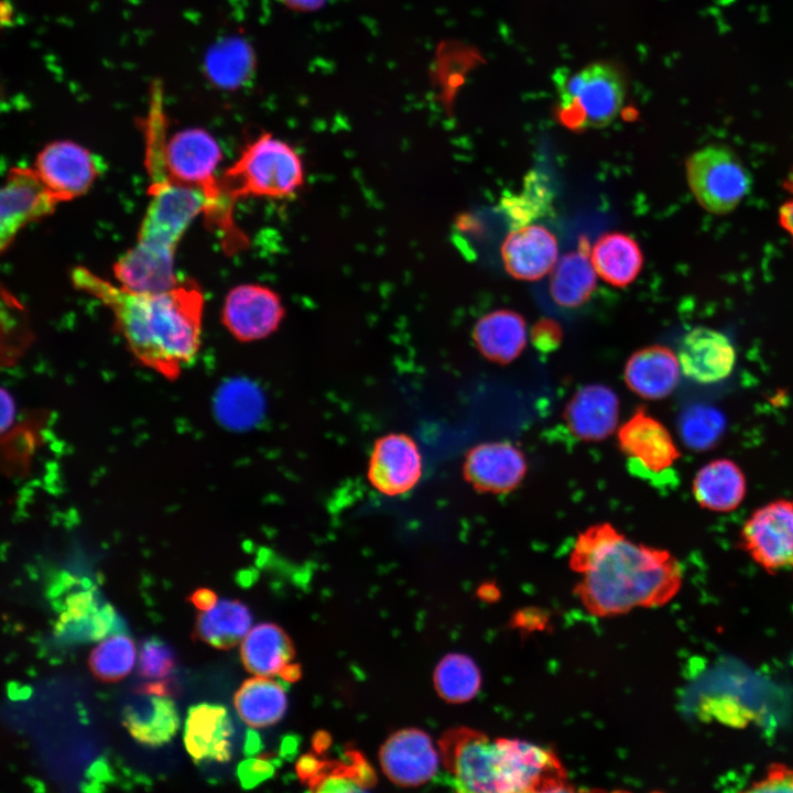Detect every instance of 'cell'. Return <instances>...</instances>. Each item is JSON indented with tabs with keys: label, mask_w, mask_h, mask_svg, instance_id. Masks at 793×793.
I'll return each instance as SVG.
<instances>
[{
	"label": "cell",
	"mask_w": 793,
	"mask_h": 793,
	"mask_svg": "<svg viewBox=\"0 0 793 793\" xmlns=\"http://www.w3.org/2000/svg\"><path fill=\"white\" fill-rule=\"evenodd\" d=\"M73 285L106 306L129 350L143 366L175 379L198 352L204 296L193 281L154 292L135 291L94 273L72 270Z\"/></svg>",
	"instance_id": "cell-1"
},
{
	"label": "cell",
	"mask_w": 793,
	"mask_h": 793,
	"mask_svg": "<svg viewBox=\"0 0 793 793\" xmlns=\"http://www.w3.org/2000/svg\"><path fill=\"white\" fill-rule=\"evenodd\" d=\"M569 566L580 575L575 594L596 617L664 606L683 584L682 566L671 552L633 542L610 523L577 536Z\"/></svg>",
	"instance_id": "cell-2"
},
{
	"label": "cell",
	"mask_w": 793,
	"mask_h": 793,
	"mask_svg": "<svg viewBox=\"0 0 793 793\" xmlns=\"http://www.w3.org/2000/svg\"><path fill=\"white\" fill-rule=\"evenodd\" d=\"M164 120L149 119L144 164L149 203L135 243L113 265L121 285L135 291H162L175 285L174 259L192 221L207 207L204 193L174 178L165 156Z\"/></svg>",
	"instance_id": "cell-3"
},
{
	"label": "cell",
	"mask_w": 793,
	"mask_h": 793,
	"mask_svg": "<svg viewBox=\"0 0 793 793\" xmlns=\"http://www.w3.org/2000/svg\"><path fill=\"white\" fill-rule=\"evenodd\" d=\"M441 761L460 792L526 793L568 791L566 771L550 749L456 727L438 741Z\"/></svg>",
	"instance_id": "cell-4"
},
{
	"label": "cell",
	"mask_w": 793,
	"mask_h": 793,
	"mask_svg": "<svg viewBox=\"0 0 793 793\" xmlns=\"http://www.w3.org/2000/svg\"><path fill=\"white\" fill-rule=\"evenodd\" d=\"M165 156L174 178L204 193L206 225L218 235L224 250L233 254L246 249L249 239L235 222L236 204L225 195L217 174L221 149L216 139L204 129L181 130L166 140Z\"/></svg>",
	"instance_id": "cell-5"
},
{
	"label": "cell",
	"mask_w": 793,
	"mask_h": 793,
	"mask_svg": "<svg viewBox=\"0 0 793 793\" xmlns=\"http://www.w3.org/2000/svg\"><path fill=\"white\" fill-rule=\"evenodd\" d=\"M220 182L233 204L249 197L290 199L305 184V167L290 143L263 132L242 149Z\"/></svg>",
	"instance_id": "cell-6"
},
{
	"label": "cell",
	"mask_w": 793,
	"mask_h": 793,
	"mask_svg": "<svg viewBox=\"0 0 793 793\" xmlns=\"http://www.w3.org/2000/svg\"><path fill=\"white\" fill-rule=\"evenodd\" d=\"M626 79L616 65L596 62L557 79V115L566 127L579 130L612 122L626 98Z\"/></svg>",
	"instance_id": "cell-7"
},
{
	"label": "cell",
	"mask_w": 793,
	"mask_h": 793,
	"mask_svg": "<svg viewBox=\"0 0 793 793\" xmlns=\"http://www.w3.org/2000/svg\"><path fill=\"white\" fill-rule=\"evenodd\" d=\"M685 169L693 196L708 213L732 211L751 191L750 172L726 145L709 144L693 152Z\"/></svg>",
	"instance_id": "cell-8"
},
{
	"label": "cell",
	"mask_w": 793,
	"mask_h": 793,
	"mask_svg": "<svg viewBox=\"0 0 793 793\" xmlns=\"http://www.w3.org/2000/svg\"><path fill=\"white\" fill-rule=\"evenodd\" d=\"M740 545L769 573L793 571V498L768 502L743 523Z\"/></svg>",
	"instance_id": "cell-9"
},
{
	"label": "cell",
	"mask_w": 793,
	"mask_h": 793,
	"mask_svg": "<svg viewBox=\"0 0 793 793\" xmlns=\"http://www.w3.org/2000/svg\"><path fill=\"white\" fill-rule=\"evenodd\" d=\"M58 204L34 167H11L0 193L1 251L25 226L53 214Z\"/></svg>",
	"instance_id": "cell-10"
},
{
	"label": "cell",
	"mask_w": 793,
	"mask_h": 793,
	"mask_svg": "<svg viewBox=\"0 0 793 793\" xmlns=\"http://www.w3.org/2000/svg\"><path fill=\"white\" fill-rule=\"evenodd\" d=\"M285 317L281 296L257 283L231 289L221 307V323L241 343L264 339L274 334Z\"/></svg>",
	"instance_id": "cell-11"
},
{
	"label": "cell",
	"mask_w": 793,
	"mask_h": 793,
	"mask_svg": "<svg viewBox=\"0 0 793 793\" xmlns=\"http://www.w3.org/2000/svg\"><path fill=\"white\" fill-rule=\"evenodd\" d=\"M422 475V453L412 436L391 432L374 441L367 479L376 491L385 497L403 496L417 486Z\"/></svg>",
	"instance_id": "cell-12"
},
{
	"label": "cell",
	"mask_w": 793,
	"mask_h": 793,
	"mask_svg": "<svg viewBox=\"0 0 793 793\" xmlns=\"http://www.w3.org/2000/svg\"><path fill=\"white\" fill-rule=\"evenodd\" d=\"M34 169L61 203L87 193L100 173L94 154L67 140L46 144L37 153Z\"/></svg>",
	"instance_id": "cell-13"
},
{
	"label": "cell",
	"mask_w": 793,
	"mask_h": 793,
	"mask_svg": "<svg viewBox=\"0 0 793 793\" xmlns=\"http://www.w3.org/2000/svg\"><path fill=\"white\" fill-rule=\"evenodd\" d=\"M439 758L431 737L417 728L392 734L379 752L384 774L401 786H419L432 780L438 771Z\"/></svg>",
	"instance_id": "cell-14"
},
{
	"label": "cell",
	"mask_w": 793,
	"mask_h": 793,
	"mask_svg": "<svg viewBox=\"0 0 793 793\" xmlns=\"http://www.w3.org/2000/svg\"><path fill=\"white\" fill-rule=\"evenodd\" d=\"M523 453L510 442L480 443L468 450L463 476L479 492L507 493L525 477Z\"/></svg>",
	"instance_id": "cell-15"
},
{
	"label": "cell",
	"mask_w": 793,
	"mask_h": 793,
	"mask_svg": "<svg viewBox=\"0 0 793 793\" xmlns=\"http://www.w3.org/2000/svg\"><path fill=\"white\" fill-rule=\"evenodd\" d=\"M618 443L632 465L644 475L665 474L680 458L670 432L642 408L619 428Z\"/></svg>",
	"instance_id": "cell-16"
},
{
	"label": "cell",
	"mask_w": 793,
	"mask_h": 793,
	"mask_svg": "<svg viewBox=\"0 0 793 793\" xmlns=\"http://www.w3.org/2000/svg\"><path fill=\"white\" fill-rule=\"evenodd\" d=\"M678 361L682 373L703 384L728 378L736 363V350L723 333L708 327H695L681 340Z\"/></svg>",
	"instance_id": "cell-17"
},
{
	"label": "cell",
	"mask_w": 793,
	"mask_h": 793,
	"mask_svg": "<svg viewBox=\"0 0 793 793\" xmlns=\"http://www.w3.org/2000/svg\"><path fill=\"white\" fill-rule=\"evenodd\" d=\"M556 237L544 226L530 224L512 229L501 246L506 271L517 280L536 281L556 264Z\"/></svg>",
	"instance_id": "cell-18"
},
{
	"label": "cell",
	"mask_w": 793,
	"mask_h": 793,
	"mask_svg": "<svg viewBox=\"0 0 793 793\" xmlns=\"http://www.w3.org/2000/svg\"><path fill=\"white\" fill-rule=\"evenodd\" d=\"M564 419L569 431L579 439L599 442L611 435L619 421V399L604 384H588L568 401Z\"/></svg>",
	"instance_id": "cell-19"
},
{
	"label": "cell",
	"mask_w": 793,
	"mask_h": 793,
	"mask_svg": "<svg viewBox=\"0 0 793 793\" xmlns=\"http://www.w3.org/2000/svg\"><path fill=\"white\" fill-rule=\"evenodd\" d=\"M233 729L227 709L221 705L198 704L188 709L184 745L195 762L230 759Z\"/></svg>",
	"instance_id": "cell-20"
},
{
	"label": "cell",
	"mask_w": 793,
	"mask_h": 793,
	"mask_svg": "<svg viewBox=\"0 0 793 793\" xmlns=\"http://www.w3.org/2000/svg\"><path fill=\"white\" fill-rule=\"evenodd\" d=\"M681 372L678 357L671 348L652 345L630 356L624 367V381L637 395L660 400L675 390Z\"/></svg>",
	"instance_id": "cell-21"
},
{
	"label": "cell",
	"mask_w": 793,
	"mask_h": 793,
	"mask_svg": "<svg viewBox=\"0 0 793 793\" xmlns=\"http://www.w3.org/2000/svg\"><path fill=\"white\" fill-rule=\"evenodd\" d=\"M524 318L512 309H496L480 317L472 330L477 350L489 361L506 365L526 345Z\"/></svg>",
	"instance_id": "cell-22"
},
{
	"label": "cell",
	"mask_w": 793,
	"mask_h": 793,
	"mask_svg": "<svg viewBox=\"0 0 793 793\" xmlns=\"http://www.w3.org/2000/svg\"><path fill=\"white\" fill-rule=\"evenodd\" d=\"M124 706L123 725L139 742L159 747L177 732L180 718L175 703L169 697L138 694Z\"/></svg>",
	"instance_id": "cell-23"
},
{
	"label": "cell",
	"mask_w": 793,
	"mask_h": 793,
	"mask_svg": "<svg viewBox=\"0 0 793 793\" xmlns=\"http://www.w3.org/2000/svg\"><path fill=\"white\" fill-rule=\"evenodd\" d=\"M696 502L713 512L737 509L747 493V481L741 468L732 460L718 458L704 465L692 485Z\"/></svg>",
	"instance_id": "cell-24"
},
{
	"label": "cell",
	"mask_w": 793,
	"mask_h": 793,
	"mask_svg": "<svg viewBox=\"0 0 793 793\" xmlns=\"http://www.w3.org/2000/svg\"><path fill=\"white\" fill-rule=\"evenodd\" d=\"M240 654L250 673L271 677L291 664L294 648L283 629L265 622L250 629L241 642Z\"/></svg>",
	"instance_id": "cell-25"
},
{
	"label": "cell",
	"mask_w": 793,
	"mask_h": 793,
	"mask_svg": "<svg viewBox=\"0 0 793 793\" xmlns=\"http://www.w3.org/2000/svg\"><path fill=\"white\" fill-rule=\"evenodd\" d=\"M597 274L607 283L624 287L643 267V254L637 241L627 233L612 231L600 236L591 251Z\"/></svg>",
	"instance_id": "cell-26"
},
{
	"label": "cell",
	"mask_w": 793,
	"mask_h": 793,
	"mask_svg": "<svg viewBox=\"0 0 793 793\" xmlns=\"http://www.w3.org/2000/svg\"><path fill=\"white\" fill-rule=\"evenodd\" d=\"M256 57L250 44L231 35L213 43L204 56V72L209 82L221 89H236L250 78Z\"/></svg>",
	"instance_id": "cell-27"
},
{
	"label": "cell",
	"mask_w": 793,
	"mask_h": 793,
	"mask_svg": "<svg viewBox=\"0 0 793 793\" xmlns=\"http://www.w3.org/2000/svg\"><path fill=\"white\" fill-rule=\"evenodd\" d=\"M251 624L252 616L246 605L221 599L198 615L194 637L217 649H230L242 642Z\"/></svg>",
	"instance_id": "cell-28"
},
{
	"label": "cell",
	"mask_w": 793,
	"mask_h": 793,
	"mask_svg": "<svg viewBox=\"0 0 793 793\" xmlns=\"http://www.w3.org/2000/svg\"><path fill=\"white\" fill-rule=\"evenodd\" d=\"M586 247L563 256L553 268L550 294L561 307L576 308L586 303L596 289V270Z\"/></svg>",
	"instance_id": "cell-29"
},
{
	"label": "cell",
	"mask_w": 793,
	"mask_h": 793,
	"mask_svg": "<svg viewBox=\"0 0 793 793\" xmlns=\"http://www.w3.org/2000/svg\"><path fill=\"white\" fill-rule=\"evenodd\" d=\"M233 700L240 718L253 728L274 725L287 707L284 688L270 676L256 675L245 681Z\"/></svg>",
	"instance_id": "cell-30"
},
{
	"label": "cell",
	"mask_w": 793,
	"mask_h": 793,
	"mask_svg": "<svg viewBox=\"0 0 793 793\" xmlns=\"http://www.w3.org/2000/svg\"><path fill=\"white\" fill-rule=\"evenodd\" d=\"M554 193L546 176L531 170L523 178L520 189L504 193L499 207L510 222L511 229L532 224L553 210Z\"/></svg>",
	"instance_id": "cell-31"
},
{
	"label": "cell",
	"mask_w": 793,
	"mask_h": 793,
	"mask_svg": "<svg viewBox=\"0 0 793 793\" xmlns=\"http://www.w3.org/2000/svg\"><path fill=\"white\" fill-rule=\"evenodd\" d=\"M345 760H321L316 772L305 781L314 792H361L376 784L371 765L356 750H348Z\"/></svg>",
	"instance_id": "cell-32"
},
{
	"label": "cell",
	"mask_w": 793,
	"mask_h": 793,
	"mask_svg": "<svg viewBox=\"0 0 793 793\" xmlns=\"http://www.w3.org/2000/svg\"><path fill=\"white\" fill-rule=\"evenodd\" d=\"M434 686L448 703H465L480 689L481 675L471 658L463 653L445 655L434 671Z\"/></svg>",
	"instance_id": "cell-33"
},
{
	"label": "cell",
	"mask_w": 793,
	"mask_h": 793,
	"mask_svg": "<svg viewBox=\"0 0 793 793\" xmlns=\"http://www.w3.org/2000/svg\"><path fill=\"white\" fill-rule=\"evenodd\" d=\"M135 662V645L123 633L110 634L89 655L93 674L104 682H117L127 676Z\"/></svg>",
	"instance_id": "cell-34"
},
{
	"label": "cell",
	"mask_w": 793,
	"mask_h": 793,
	"mask_svg": "<svg viewBox=\"0 0 793 793\" xmlns=\"http://www.w3.org/2000/svg\"><path fill=\"white\" fill-rule=\"evenodd\" d=\"M721 415L709 409H692L681 420V433L685 442L695 448H706L721 433Z\"/></svg>",
	"instance_id": "cell-35"
},
{
	"label": "cell",
	"mask_w": 793,
	"mask_h": 793,
	"mask_svg": "<svg viewBox=\"0 0 793 793\" xmlns=\"http://www.w3.org/2000/svg\"><path fill=\"white\" fill-rule=\"evenodd\" d=\"M175 664V653L166 642L153 637L142 643L138 662V673L141 677L164 678L173 671Z\"/></svg>",
	"instance_id": "cell-36"
},
{
	"label": "cell",
	"mask_w": 793,
	"mask_h": 793,
	"mask_svg": "<svg viewBox=\"0 0 793 793\" xmlns=\"http://www.w3.org/2000/svg\"><path fill=\"white\" fill-rule=\"evenodd\" d=\"M748 792H793V768L774 762L771 763L764 775L747 787Z\"/></svg>",
	"instance_id": "cell-37"
},
{
	"label": "cell",
	"mask_w": 793,
	"mask_h": 793,
	"mask_svg": "<svg viewBox=\"0 0 793 793\" xmlns=\"http://www.w3.org/2000/svg\"><path fill=\"white\" fill-rule=\"evenodd\" d=\"M563 339L561 325L551 318H541L531 329V341L541 352H551L558 348Z\"/></svg>",
	"instance_id": "cell-38"
},
{
	"label": "cell",
	"mask_w": 793,
	"mask_h": 793,
	"mask_svg": "<svg viewBox=\"0 0 793 793\" xmlns=\"http://www.w3.org/2000/svg\"><path fill=\"white\" fill-rule=\"evenodd\" d=\"M238 778L243 787L250 789L273 773V765L260 758L243 760L237 769Z\"/></svg>",
	"instance_id": "cell-39"
},
{
	"label": "cell",
	"mask_w": 793,
	"mask_h": 793,
	"mask_svg": "<svg viewBox=\"0 0 793 793\" xmlns=\"http://www.w3.org/2000/svg\"><path fill=\"white\" fill-rule=\"evenodd\" d=\"M178 692L180 687L176 684V681L165 677L144 683L134 688V693L138 694H148L162 697L176 696Z\"/></svg>",
	"instance_id": "cell-40"
},
{
	"label": "cell",
	"mask_w": 793,
	"mask_h": 793,
	"mask_svg": "<svg viewBox=\"0 0 793 793\" xmlns=\"http://www.w3.org/2000/svg\"><path fill=\"white\" fill-rule=\"evenodd\" d=\"M187 600L203 611L213 608L218 601L215 591L208 588H198L194 590L187 597Z\"/></svg>",
	"instance_id": "cell-41"
},
{
	"label": "cell",
	"mask_w": 793,
	"mask_h": 793,
	"mask_svg": "<svg viewBox=\"0 0 793 793\" xmlns=\"http://www.w3.org/2000/svg\"><path fill=\"white\" fill-rule=\"evenodd\" d=\"M779 221L793 238V200L783 204L779 210Z\"/></svg>",
	"instance_id": "cell-42"
},
{
	"label": "cell",
	"mask_w": 793,
	"mask_h": 793,
	"mask_svg": "<svg viewBox=\"0 0 793 793\" xmlns=\"http://www.w3.org/2000/svg\"><path fill=\"white\" fill-rule=\"evenodd\" d=\"M326 0H284V2L295 10L312 11L322 8Z\"/></svg>",
	"instance_id": "cell-43"
},
{
	"label": "cell",
	"mask_w": 793,
	"mask_h": 793,
	"mask_svg": "<svg viewBox=\"0 0 793 793\" xmlns=\"http://www.w3.org/2000/svg\"><path fill=\"white\" fill-rule=\"evenodd\" d=\"M9 696L13 699L17 698H26L29 697L31 689L26 686H20L17 683H11L10 687H8Z\"/></svg>",
	"instance_id": "cell-44"
},
{
	"label": "cell",
	"mask_w": 793,
	"mask_h": 793,
	"mask_svg": "<svg viewBox=\"0 0 793 793\" xmlns=\"http://www.w3.org/2000/svg\"><path fill=\"white\" fill-rule=\"evenodd\" d=\"M284 680L295 681L300 677V666L296 664L287 665L280 674Z\"/></svg>",
	"instance_id": "cell-45"
},
{
	"label": "cell",
	"mask_w": 793,
	"mask_h": 793,
	"mask_svg": "<svg viewBox=\"0 0 793 793\" xmlns=\"http://www.w3.org/2000/svg\"><path fill=\"white\" fill-rule=\"evenodd\" d=\"M783 186H784V188H785L786 191L793 193V170H792V172L787 175L786 180H785L784 183H783Z\"/></svg>",
	"instance_id": "cell-46"
}]
</instances>
